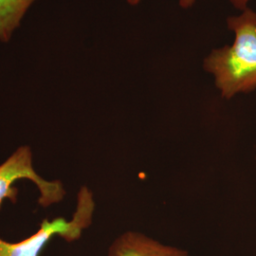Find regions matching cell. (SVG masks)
<instances>
[{"mask_svg":"<svg viewBox=\"0 0 256 256\" xmlns=\"http://www.w3.org/2000/svg\"><path fill=\"white\" fill-rule=\"evenodd\" d=\"M228 27L236 34L234 44L214 50L204 68L214 76L221 95L230 99L256 90V12L243 10L241 16L228 18Z\"/></svg>","mask_w":256,"mask_h":256,"instance_id":"1","label":"cell"},{"mask_svg":"<svg viewBox=\"0 0 256 256\" xmlns=\"http://www.w3.org/2000/svg\"><path fill=\"white\" fill-rule=\"evenodd\" d=\"M94 210L93 192L86 186H82L77 194L76 209L72 220H44L38 230L19 242H9L0 238V256H40L43 248L54 236L68 242L76 241L92 225Z\"/></svg>","mask_w":256,"mask_h":256,"instance_id":"2","label":"cell"},{"mask_svg":"<svg viewBox=\"0 0 256 256\" xmlns=\"http://www.w3.org/2000/svg\"><path fill=\"white\" fill-rule=\"evenodd\" d=\"M21 180H30L36 186L39 191L38 203L44 208L64 200L66 190L63 183L43 178L34 169L32 148L21 146L0 164V208L4 200L18 202V189L14 184Z\"/></svg>","mask_w":256,"mask_h":256,"instance_id":"3","label":"cell"},{"mask_svg":"<svg viewBox=\"0 0 256 256\" xmlns=\"http://www.w3.org/2000/svg\"><path fill=\"white\" fill-rule=\"evenodd\" d=\"M108 256H190L180 248L162 243L146 234L128 230L115 238Z\"/></svg>","mask_w":256,"mask_h":256,"instance_id":"4","label":"cell"},{"mask_svg":"<svg viewBox=\"0 0 256 256\" xmlns=\"http://www.w3.org/2000/svg\"><path fill=\"white\" fill-rule=\"evenodd\" d=\"M36 0H0V40L9 41L24 14Z\"/></svg>","mask_w":256,"mask_h":256,"instance_id":"5","label":"cell"},{"mask_svg":"<svg viewBox=\"0 0 256 256\" xmlns=\"http://www.w3.org/2000/svg\"><path fill=\"white\" fill-rule=\"evenodd\" d=\"M128 3L132 5H136L140 0H128ZM194 0H180V6L183 8H189L194 4Z\"/></svg>","mask_w":256,"mask_h":256,"instance_id":"6","label":"cell"},{"mask_svg":"<svg viewBox=\"0 0 256 256\" xmlns=\"http://www.w3.org/2000/svg\"><path fill=\"white\" fill-rule=\"evenodd\" d=\"M230 1L234 4L236 8L239 10L246 9L248 2V0H230Z\"/></svg>","mask_w":256,"mask_h":256,"instance_id":"7","label":"cell"}]
</instances>
